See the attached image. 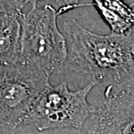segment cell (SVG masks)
<instances>
[{
	"label": "cell",
	"mask_w": 134,
	"mask_h": 134,
	"mask_svg": "<svg viewBox=\"0 0 134 134\" xmlns=\"http://www.w3.org/2000/svg\"><path fill=\"white\" fill-rule=\"evenodd\" d=\"M131 32H132L133 37V48H132V56H133V59L134 61V27L131 29Z\"/></svg>",
	"instance_id": "ba28073f"
},
{
	"label": "cell",
	"mask_w": 134,
	"mask_h": 134,
	"mask_svg": "<svg viewBox=\"0 0 134 134\" xmlns=\"http://www.w3.org/2000/svg\"><path fill=\"white\" fill-rule=\"evenodd\" d=\"M29 1H0V64L19 63L23 9Z\"/></svg>",
	"instance_id": "8992f818"
},
{
	"label": "cell",
	"mask_w": 134,
	"mask_h": 134,
	"mask_svg": "<svg viewBox=\"0 0 134 134\" xmlns=\"http://www.w3.org/2000/svg\"><path fill=\"white\" fill-rule=\"evenodd\" d=\"M24 14L19 63L35 67L48 76L65 66L66 40L58 26L57 9L52 5L40 8L37 1Z\"/></svg>",
	"instance_id": "7a4b0ae2"
},
{
	"label": "cell",
	"mask_w": 134,
	"mask_h": 134,
	"mask_svg": "<svg viewBox=\"0 0 134 134\" xmlns=\"http://www.w3.org/2000/svg\"><path fill=\"white\" fill-rule=\"evenodd\" d=\"M104 96L78 134H134V66L107 84Z\"/></svg>",
	"instance_id": "5b68a950"
},
{
	"label": "cell",
	"mask_w": 134,
	"mask_h": 134,
	"mask_svg": "<svg viewBox=\"0 0 134 134\" xmlns=\"http://www.w3.org/2000/svg\"><path fill=\"white\" fill-rule=\"evenodd\" d=\"M68 56L65 67L92 77V81L109 84L134 66L133 37L125 34H98L86 29L75 19L63 23Z\"/></svg>",
	"instance_id": "6da1fadb"
},
{
	"label": "cell",
	"mask_w": 134,
	"mask_h": 134,
	"mask_svg": "<svg viewBox=\"0 0 134 134\" xmlns=\"http://www.w3.org/2000/svg\"><path fill=\"white\" fill-rule=\"evenodd\" d=\"M96 82L83 88L70 90L66 81L52 86L48 83L36 99L25 125H32L40 131L72 127L78 130L96 111L87 98Z\"/></svg>",
	"instance_id": "3957f363"
},
{
	"label": "cell",
	"mask_w": 134,
	"mask_h": 134,
	"mask_svg": "<svg viewBox=\"0 0 134 134\" xmlns=\"http://www.w3.org/2000/svg\"><path fill=\"white\" fill-rule=\"evenodd\" d=\"M48 79L45 72L27 64H0V127L14 129L25 125Z\"/></svg>",
	"instance_id": "277c9868"
},
{
	"label": "cell",
	"mask_w": 134,
	"mask_h": 134,
	"mask_svg": "<svg viewBox=\"0 0 134 134\" xmlns=\"http://www.w3.org/2000/svg\"><path fill=\"white\" fill-rule=\"evenodd\" d=\"M111 29V33L125 34L134 27V9L127 2L92 1Z\"/></svg>",
	"instance_id": "52a82bcc"
}]
</instances>
